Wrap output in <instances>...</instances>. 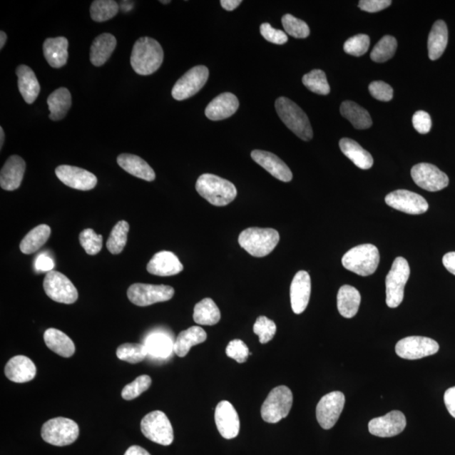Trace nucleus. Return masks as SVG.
Returning <instances> with one entry per match:
<instances>
[{
	"instance_id": "nucleus-33",
	"label": "nucleus",
	"mask_w": 455,
	"mask_h": 455,
	"mask_svg": "<svg viewBox=\"0 0 455 455\" xmlns=\"http://www.w3.org/2000/svg\"><path fill=\"white\" fill-rule=\"evenodd\" d=\"M117 46L113 35L103 34L96 37L91 48V62L96 67L102 66L110 58Z\"/></svg>"
},
{
	"instance_id": "nucleus-10",
	"label": "nucleus",
	"mask_w": 455,
	"mask_h": 455,
	"mask_svg": "<svg viewBox=\"0 0 455 455\" xmlns=\"http://www.w3.org/2000/svg\"><path fill=\"white\" fill-rule=\"evenodd\" d=\"M174 294L173 287L145 283H134L128 290L129 300L140 307L168 301L173 298Z\"/></svg>"
},
{
	"instance_id": "nucleus-14",
	"label": "nucleus",
	"mask_w": 455,
	"mask_h": 455,
	"mask_svg": "<svg viewBox=\"0 0 455 455\" xmlns=\"http://www.w3.org/2000/svg\"><path fill=\"white\" fill-rule=\"evenodd\" d=\"M345 405L344 394L333 392L326 394L318 403L317 417L323 429H331L337 424Z\"/></svg>"
},
{
	"instance_id": "nucleus-57",
	"label": "nucleus",
	"mask_w": 455,
	"mask_h": 455,
	"mask_svg": "<svg viewBox=\"0 0 455 455\" xmlns=\"http://www.w3.org/2000/svg\"><path fill=\"white\" fill-rule=\"evenodd\" d=\"M443 264L445 268L455 276V252L445 254L443 257Z\"/></svg>"
},
{
	"instance_id": "nucleus-20",
	"label": "nucleus",
	"mask_w": 455,
	"mask_h": 455,
	"mask_svg": "<svg viewBox=\"0 0 455 455\" xmlns=\"http://www.w3.org/2000/svg\"><path fill=\"white\" fill-rule=\"evenodd\" d=\"M310 292L311 280L310 274L305 271L297 272L290 287L292 310L296 315L303 313L307 308Z\"/></svg>"
},
{
	"instance_id": "nucleus-48",
	"label": "nucleus",
	"mask_w": 455,
	"mask_h": 455,
	"mask_svg": "<svg viewBox=\"0 0 455 455\" xmlns=\"http://www.w3.org/2000/svg\"><path fill=\"white\" fill-rule=\"evenodd\" d=\"M102 235L96 234L91 229L83 230L80 235L81 245L88 255L98 254L102 248Z\"/></svg>"
},
{
	"instance_id": "nucleus-49",
	"label": "nucleus",
	"mask_w": 455,
	"mask_h": 455,
	"mask_svg": "<svg viewBox=\"0 0 455 455\" xmlns=\"http://www.w3.org/2000/svg\"><path fill=\"white\" fill-rule=\"evenodd\" d=\"M370 39L368 35L359 34L348 39L343 48L347 54L360 57L363 56L369 48Z\"/></svg>"
},
{
	"instance_id": "nucleus-61",
	"label": "nucleus",
	"mask_w": 455,
	"mask_h": 455,
	"mask_svg": "<svg viewBox=\"0 0 455 455\" xmlns=\"http://www.w3.org/2000/svg\"><path fill=\"white\" fill-rule=\"evenodd\" d=\"M7 41V35L6 32L0 31V48H3Z\"/></svg>"
},
{
	"instance_id": "nucleus-15",
	"label": "nucleus",
	"mask_w": 455,
	"mask_h": 455,
	"mask_svg": "<svg viewBox=\"0 0 455 455\" xmlns=\"http://www.w3.org/2000/svg\"><path fill=\"white\" fill-rule=\"evenodd\" d=\"M411 178L414 183L429 192H439L448 187V175L437 166L428 163L417 164L412 167Z\"/></svg>"
},
{
	"instance_id": "nucleus-19",
	"label": "nucleus",
	"mask_w": 455,
	"mask_h": 455,
	"mask_svg": "<svg viewBox=\"0 0 455 455\" xmlns=\"http://www.w3.org/2000/svg\"><path fill=\"white\" fill-rule=\"evenodd\" d=\"M215 424L223 438L235 439L240 433V422L238 413L232 404L223 401L215 409Z\"/></svg>"
},
{
	"instance_id": "nucleus-29",
	"label": "nucleus",
	"mask_w": 455,
	"mask_h": 455,
	"mask_svg": "<svg viewBox=\"0 0 455 455\" xmlns=\"http://www.w3.org/2000/svg\"><path fill=\"white\" fill-rule=\"evenodd\" d=\"M343 155L354 162V164L362 170H369L374 165V159L370 153L365 150L359 143L351 138H342L339 142Z\"/></svg>"
},
{
	"instance_id": "nucleus-62",
	"label": "nucleus",
	"mask_w": 455,
	"mask_h": 455,
	"mask_svg": "<svg viewBox=\"0 0 455 455\" xmlns=\"http://www.w3.org/2000/svg\"><path fill=\"white\" fill-rule=\"evenodd\" d=\"M4 129L3 128H0V148H3L4 145Z\"/></svg>"
},
{
	"instance_id": "nucleus-9",
	"label": "nucleus",
	"mask_w": 455,
	"mask_h": 455,
	"mask_svg": "<svg viewBox=\"0 0 455 455\" xmlns=\"http://www.w3.org/2000/svg\"><path fill=\"white\" fill-rule=\"evenodd\" d=\"M141 431L145 438L158 444L169 446L174 441L173 425L163 411L148 413L141 421Z\"/></svg>"
},
{
	"instance_id": "nucleus-51",
	"label": "nucleus",
	"mask_w": 455,
	"mask_h": 455,
	"mask_svg": "<svg viewBox=\"0 0 455 455\" xmlns=\"http://www.w3.org/2000/svg\"><path fill=\"white\" fill-rule=\"evenodd\" d=\"M260 31H261L262 36L269 43H272L277 45L285 44L289 40L287 34L285 31L275 29L269 23H263L260 27Z\"/></svg>"
},
{
	"instance_id": "nucleus-38",
	"label": "nucleus",
	"mask_w": 455,
	"mask_h": 455,
	"mask_svg": "<svg viewBox=\"0 0 455 455\" xmlns=\"http://www.w3.org/2000/svg\"><path fill=\"white\" fill-rule=\"evenodd\" d=\"M193 319L195 322L202 326H213L221 319L220 310L215 301L206 298L195 305Z\"/></svg>"
},
{
	"instance_id": "nucleus-21",
	"label": "nucleus",
	"mask_w": 455,
	"mask_h": 455,
	"mask_svg": "<svg viewBox=\"0 0 455 455\" xmlns=\"http://www.w3.org/2000/svg\"><path fill=\"white\" fill-rule=\"evenodd\" d=\"M252 158L255 163L261 165L274 178L283 183L291 182L292 179V171L280 157L270 152L254 150L252 152Z\"/></svg>"
},
{
	"instance_id": "nucleus-31",
	"label": "nucleus",
	"mask_w": 455,
	"mask_h": 455,
	"mask_svg": "<svg viewBox=\"0 0 455 455\" xmlns=\"http://www.w3.org/2000/svg\"><path fill=\"white\" fill-rule=\"evenodd\" d=\"M361 295L359 290L350 285L340 287L337 295V308L342 317L350 319L354 317L359 311Z\"/></svg>"
},
{
	"instance_id": "nucleus-50",
	"label": "nucleus",
	"mask_w": 455,
	"mask_h": 455,
	"mask_svg": "<svg viewBox=\"0 0 455 455\" xmlns=\"http://www.w3.org/2000/svg\"><path fill=\"white\" fill-rule=\"evenodd\" d=\"M250 352L249 348L246 346L243 341L235 339L231 341L226 348V354L230 359L238 362L239 364H243L247 360Z\"/></svg>"
},
{
	"instance_id": "nucleus-41",
	"label": "nucleus",
	"mask_w": 455,
	"mask_h": 455,
	"mask_svg": "<svg viewBox=\"0 0 455 455\" xmlns=\"http://www.w3.org/2000/svg\"><path fill=\"white\" fill-rule=\"evenodd\" d=\"M119 11V4L113 0H96L91 4V16L93 21L103 22L113 19Z\"/></svg>"
},
{
	"instance_id": "nucleus-7",
	"label": "nucleus",
	"mask_w": 455,
	"mask_h": 455,
	"mask_svg": "<svg viewBox=\"0 0 455 455\" xmlns=\"http://www.w3.org/2000/svg\"><path fill=\"white\" fill-rule=\"evenodd\" d=\"M410 267L407 260L397 257L385 280L387 304L389 308H397L402 303L405 286L410 277Z\"/></svg>"
},
{
	"instance_id": "nucleus-28",
	"label": "nucleus",
	"mask_w": 455,
	"mask_h": 455,
	"mask_svg": "<svg viewBox=\"0 0 455 455\" xmlns=\"http://www.w3.org/2000/svg\"><path fill=\"white\" fill-rule=\"evenodd\" d=\"M118 163L128 173L138 178L153 182L155 179V173L151 166L142 158L134 155L122 154L118 157Z\"/></svg>"
},
{
	"instance_id": "nucleus-8",
	"label": "nucleus",
	"mask_w": 455,
	"mask_h": 455,
	"mask_svg": "<svg viewBox=\"0 0 455 455\" xmlns=\"http://www.w3.org/2000/svg\"><path fill=\"white\" fill-rule=\"evenodd\" d=\"M292 401V393L289 387L281 385L269 393L261 409L262 419L268 424H277L290 414Z\"/></svg>"
},
{
	"instance_id": "nucleus-6",
	"label": "nucleus",
	"mask_w": 455,
	"mask_h": 455,
	"mask_svg": "<svg viewBox=\"0 0 455 455\" xmlns=\"http://www.w3.org/2000/svg\"><path fill=\"white\" fill-rule=\"evenodd\" d=\"M78 435L80 429L76 422L65 417L51 419L41 428V438L54 446H68L76 442Z\"/></svg>"
},
{
	"instance_id": "nucleus-32",
	"label": "nucleus",
	"mask_w": 455,
	"mask_h": 455,
	"mask_svg": "<svg viewBox=\"0 0 455 455\" xmlns=\"http://www.w3.org/2000/svg\"><path fill=\"white\" fill-rule=\"evenodd\" d=\"M207 333L200 327H192L180 332L174 342V352L180 357L188 355L194 346L207 340Z\"/></svg>"
},
{
	"instance_id": "nucleus-60",
	"label": "nucleus",
	"mask_w": 455,
	"mask_h": 455,
	"mask_svg": "<svg viewBox=\"0 0 455 455\" xmlns=\"http://www.w3.org/2000/svg\"><path fill=\"white\" fill-rule=\"evenodd\" d=\"M119 4V8H121L123 12L131 11L134 6V2L127 1V0L126 1H121Z\"/></svg>"
},
{
	"instance_id": "nucleus-46",
	"label": "nucleus",
	"mask_w": 455,
	"mask_h": 455,
	"mask_svg": "<svg viewBox=\"0 0 455 455\" xmlns=\"http://www.w3.org/2000/svg\"><path fill=\"white\" fill-rule=\"evenodd\" d=\"M152 379L148 375H141L123 389L122 397L124 400L132 401L148 391L151 387Z\"/></svg>"
},
{
	"instance_id": "nucleus-54",
	"label": "nucleus",
	"mask_w": 455,
	"mask_h": 455,
	"mask_svg": "<svg viewBox=\"0 0 455 455\" xmlns=\"http://www.w3.org/2000/svg\"><path fill=\"white\" fill-rule=\"evenodd\" d=\"M392 4V1L391 0H361L359 7L362 11L376 13L388 8Z\"/></svg>"
},
{
	"instance_id": "nucleus-44",
	"label": "nucleus",
	"mask_w": 455,
	"mask_h": 455,
	"mask_svg": "<svg viewBox=\"0 0 455 455\" xmlns=\"http://www.w3.org/2000/svg\"><path fill=\"white\" fill-rule=\"evenodd\" d=\"M302 82L315 94L327 96L331 91L326 73L320 69H314L310 73L305 74Z\"/></svg>"
},
{
	"instance_id": "nucleus-25",
	"label": "nucleus",
	"mask_w": 455,
	"mask_h": 455,
	"mask_svg": "<svg viewBox=\"0 0 455 455\" xmlns=\"http://www.w3.org/2000/svg\"><path fill=\"white\" fill-rule=\"evenodd\" d=\"M238 98L232 93L226 92L218 96L208 105L205 115L212 121L229 118L239 108Z\"/></svg>"
},
{
	"instance_id": "nucleus-63",
	"label": "nucleus",
	"mask_w": 455,
	"mask_h": 455,
	"mask_svg": "<svg viewBox=\"0 0 455 455\" xmlns=\"http://www.w3.org/2000/svg\"><path fill=\"white\" fill-rule=\"evenodd\" d=\"M160 3H162V4H169V3H170V1H160Z\"/></svg>"
},
{
	"instance_id": "nucleus-53",
	"label": "nucleus",
	"mask_w": 455,
	"mask_h": 455,
	"mask_svg": "<svg viewBox=\"0 0 455 455\" xmlns=\"http://www.w3.org/2000/svg\"><path fill=\"white\" fill-rule=\"evenodd\" d=\"M413 127L417 132L426 134L430 132L431 128V119L430 115L424 111H419L413 115Z\"/></svg>"
},
{
	"instance_id": "nucleus-40",
	"label": "nucleus",
	"mask_w": 455,
	"mask_h": 455,
	"mask_svg": "<svg viewBox=\"0 0 455 455\" xmlns=\"http://www.w3.org/2000/svg\"><path fill=\"white\" fill-rule=\"evenodd\" d=\"M129 224L127 221H119L111 232L106 247L113 255H118L123 252L127 244Z\"/></svg>"
},
{
	"instance_id": "nucleus-56",
	"label": "nucleus",
	"mask_w": 455,
	"mask_h": 455,
	"mask_svg": "<svg viewBox=\"0 0 455 455\" xmlns=\"http://www.w3.org/2000/svg\"><path fill=\"white\" fill-rule=\"evenodd\" d=\"M444 400L449 414L455 419V387L447 389Z\"/></svg>"
},
{
	"instance_id": "nucleus-24",
	"label": "nucleus",
	"mask_w": 455,
	"mask_h": 455,
	"mask_svg": "<svg viewBox=\"0 0 455 455\" xmlns=\"http://www.w3.org/2000/svg\"><path fill=\"white\" fill-rule=\"evenodd\" d=\"M147 271L160 277L174 276L183 271V265L174 253L165 250L153 257L147 265Z\"/></svg>"
},
{
	"instance_id": "nucleus-37",
	"label": "nucleus",
	"mask_w": 455,
	"mask_h": 455,
	"mask_svg": "<svg viewBox=\"0 0 455 455\" xmlns=\"http://www.w3.org/2000/svg\"><path fill=\"white\" fill-rule=\"evenodd\" d=\"M340 111L342 117L349 121L357 129H367L372 126V119L369 111L354 101L342 102Z\"/></svg>"
},
{
	"instance_id": "nucleus-35",
	"label": "nucleus",
	"mask_w": 455,
	"mask_h": 455,
	"mask_svg": "<svg viewBox=\"0 0 455 455\" xmlns=\"http://www.w3.org/2000/svg\"><path fill=\"white\" fill-rule=\"evenodd\" d=\"M448 28L445 22L436 21L429 36L428 48L431 60H437L443 55L448 44Z\"/></svg>"
},
{
	"instance_id": "nucleus-11",
	"label": "nucleus",
	"mask_w": 455,
	"mask_h": 455,
	"mask_svg": "<svg viewBox=\"0 0 455 455\" xmlns=\"http://www.w3.org/2000/svg\"><path fill=\"white\" fill-rule=\"evenodd\" d=\"M44 287L46 295L58 303L71 305L76 303L78 298L73 282L64 274L57 271L46 274Z\"/></svg>"
},
{
	"instance_id": "nucleus-4",
	"label": "nucleus",
	"mask_w": 455,
	"mask_h": 455,
	"mask_svg": "<svg viewBox=\"0 0 455 455\" xmlns=\"http://www.w3.org/2000/svg\"><path fill=\"white\" fill-rule=\"evenodd\" d=\"M275 108L282 123L302 140L310 141L313 138L307 115L298 105L286 97H280L275 102Z\"/></svg>"
},
{
	"instance_id": "nucleus-59",
	"label": "nucleus",
	"mask_w": 455,
	"mask_h": 455,
	"mask_svg": "<svg viewBox=\"0 0 455 455\" xmlns=\"http://www.w3.org/2000/svg\"><path fill=\"white\" fill-rule=\"evenodd\" d=\"M124 455H151L150 453L147 451L146 449L138 446V445H133L128 448L126 452H125Z\"/></svg>"
},
{
	"instance_id": "nucleus-16",
	"label": "nucleus",
	"mask_w": 455,
	"mask_h": 455,
	"mask_svg": "<svg viewBox=\"0 0 455 455\" xmlns=\"http://www.w3.org/2000/svg\"><path fill=\"white\" fill-rule=\"evenodd\" d=\"M387 205L398 211L408 215H421L429 210V203L421 195L407 191L397 190L385 197Z\"/></svg>"
},
{
	"instance_id": "nucleus-2",
	"label": "nucleus",
	"mask_w": 455,
	"mask_h": 455,
	"mask_svg": "<svg viewBox=\"0 0 455 455\" xmlns=\"http://www.w3.org/2000/svg\"><path fill=\"white\" fill-rule=\"evenodd\" d=\"M196 190L201 197L217 207L228 205L237 196L233 183L213 174L202 175L197 180Z\"/></svg>"
},
{
	"instance_id": "nucleus-18",
	"label": "nucleus",
	"mask_w": 455,
	"mask_h": 455,
	"mask_svg": "<svg viewBox=\"0 0 455 455\" xmlns=\"http://www.w3.org/2000/svg\"><path fill=\"white\" fill-rule=\"evenodd\" d=\"M407 419L400 411H393L388 414L376 417L369 421V430L371 434L379 438H391L402 433L406 429Z\"/></svg>"
},
{
	"instance_id": "nucleus-34",
	"label": "nucleus",
	"mask_w": 455,
	"mask_h": 455,
	"mask_svg": "<svg viewBox=\"0 0 455 455\" xmlns=\"http://www.w3.org/2000/svg\"><path fill=\"white\" fill-rule=\"evenodd\" d=\"M148 354L155 359H165L174 352L173 339L163 332H155L148 336L145 342Z\"/></svg>"
},
{
	"instance_id": "nucleus-26",
	"label": "nucleus",
	"mask_w": 455,
	"mask_h": 455,
	"mask_svg": "<svg viewBox=\"0 0 455 455\" xmlns=\"http://www.w3.org/2000/svg\"><path fill=\"white\" fill-rule=\"evenodd\" d=\"M68 41L65 37L48 39L44 44V54L51 67L59 68L67 63Z\"/></svg>"
},
{
	"instance_id": "nucleus-23",
	"label": "nucleus",
	"mask_w": 455,
	"mask_h": 455,
	"mask_svg": "<svg viewBox=\"0 0 455 455\" xmlns=\"http://www.w3.org/2000/svg\"><path fill=\"white\" fill-rule=\"evenodd\" d=\"M4 374L12 382L26 383L36 377V367L29 357L18 355L8 362Z\"/></svg>"
},
{
	"instance_id": "nucleus-55",
	"label": "nucleus",
	"mask_w": 455,
	"mask_h": 455,
	"mask_svg": "<svg viewBox=\"0 0 455 455\" xmlns=\"http://www.w3.org/2000/svg\"><path fill=\"white\" fill-rule=\"evenodd\" d=\"M54 267V262L48 255H41L36 259V268L39 272H51Z\"/></svg>"
},
{
	"instance_id": "nucleus-12",
	"label": "nucleus",
	"mask_w": 455,
	"mask_h": 455,
	"mask_svg": "<svg viewBox=\"0 0 455 455\" xmlns=\"http://www.w3.org/2000/svg\"><path fill=\"white\" fill-rule=\"evenodd\" d=\"M439 343L425 337H408L397 343V354L404 359L416 360L437 354Z\"/></svg>"
},
{
	"instance_id": "nucleus-3",
	"label": "nucleus",
	"mask_w": 455,
	"mask_h": 455,
	"mask_svg": "<svg viewBox=\"0 0 455 455\" xmlns=\"http://www.w3.org/2000/svg\"><path fill=\"white\" fill-rule=\"evenodd\" d=\"M280 240V234L276 230L252 227L241 232L239 244L253 257H263L275 249Z\"/></svg>"
},
{
	"instance_id": "nucleus-39",
	"label": "nucleus",
	"mask_w": 455,
	"mask_h": 455,
	"mask_svg": "<svg viewBox=\"0 0 455 455\" xmlns=\"http://www.w3.org/2000/svg\"><path fill=\"white\" fill-rule=\"evenodd\" d=\"M51 235V228L41 225L34 228L21 240L20 249L26 255L34 254L48 241Z\"/></svg>"
},
{
	"instance_id": "nucleus-52",
	"label": "nucleus",
	"mask_w": 455,
	"mask_h": 455,
	"mask_svg": "<svg viewBox=\"0 0 455 455\" xmlns=\"http://www.w3.org/2000/svg\"><path fill=\"white\" fill-rule=\"evenodd\" d=\"M369 90L374 99L389 101L393 98L392 87L384 81H374L370 83Z\"/></svg>"
},
{
	"instance_id": "nucleus-5",
	"label": "nucleus",
	"mask_w": 455,
	"mask_h": 455,
	"mask_svg": "<svg viewBox=\"0 0 455 455\" xmlns=\"http://www.w3.org/2000/svg\"><path fill=\"white\" fill-rule=\"evenodd\" d=\"M379 252L375 245L364 244L355 246L343 255L342 263L347 270L367 277L377 270Z\"/></svg>"
},
{
	"instance_id": "nucleus-36",
	"label": "nucleus",
	"mask_w": 455,
	"mask_h": 455,
	"mask_svg": "<svg viewBox=\"0 0 455 455\" xmlns=\"http://www.w3.org/2000/svg\"><path fill=\"white\" fill-rule=\"evenodd\" d=\"M71 94L66 88L62 87L56 90L48 98L49 118L53 121L62 120L71 109Z\"/></svg>"
},
{
	"instance_id": "nucleus-17",
	"label": "nucleus",
	"mask_w": 455,
	"mask_h": 455,
	"mask_svg": "<svg viewBox=\"0 0 455 455\" xmlns=\"http://www.w3.org/2000/svg\"><path fill=\"white\" fill-rule=\"evenodd\" d=\"M55 173L64 185L81 191H90L97 184V178L94 174L76 166L59 165Z\"/></svg>"
},
{
	"instance_id": "nucleus-47",
	"label": "nucleus",
	"mask_w": 455,
	"mask_h": 455,
	"mask_svg": "<svg viewBox=\"0 0 455 455\" xmlns=\"http://www.w3.org/2000/svg\"><path fill=\"white\" fill-rule=\"evenodd\" d=\"M253 331L255 335L259 337V342L262 344H266L275 336L277 327L272 319L266 317H260L254 324Z\"/></svg>"
},
{
	"instance_id": "nucleus-43",
	"label": "nucleus",
	"mask_w": 455,
	"mask_h": 455,
	"mask_svg": "<svg viewBox=\"0 0 455 455\" xmlns=\"http://www.w3.org/2000/svg\"><path fill=\"white\" fill-rule=\"evenodd\" d=\"M397 49V41L392 36H384L375 45L370 58L376 63H384L393 58Z\"/></svg>"
},
{
	"instance_id": "nucleus-58",
	"label": "nucleus",
	"mask_w": 455,
	"mask_h": 455,
	"mask_svg": "<svg viewBox=\"0 0 455 455\" xmlns=\"http://www.w3.org/2000/svg\"><path fill=\"white\" fill-rule=\"evenodd\" d=\"M241 3H242L241 0H221L220 1L222 7L228 11H234Z\"/></svg>"
},
{
	"instance_id": "nucleus-45",
	"label": "nucleus",
	"mask_w": 455,
	"mask_h": 455,
	"mask_svg": "<svg viewBox=\"0 0 455 455\" xmlns=\"http://www.w3.org/2000/svg\"><path fill=\"white\" fill-rule=\"evenodd\" d=\"M282 23L287 34L295 39H306L310 36V27L306 22L290 14L282 16Z\"/></svg>"
},
{
	"instance_id": "nucleus-30",
	"label": "nucleus",
	"mask_w": 455,
	"mask_h": 455,
	"mask_svg": "<svg viewBox=\"0 0 455 455\" xmlns=\"http://www.w3.org/2000/svg\"><path fill=\"white\" fill-rule=\"evenodd\" d=\"M44 338L46 347L59 356L71 357L76 352V346L71 339L58 329H46Z\"/></svg>"
},
{
	"instance_id": "nucleus-22",
	"label": "nucleus",
	"mask_w": 455,
	"mask_h": 455,
	"mask_svg": "<svg viewBox=\"0 0 455 455\" xmlns=\"http://www.w3.org/2000/svg\"><path fill=\"white\" fill-rule=\"evenodd\" d=\"M25 170L26 162L21 157H9L0 173V185L6 191H15L21 187Z\"/></svg>"
},
{
	"instance_id": "nucleus-1",
	"label": "nucleus",
	"mask_w": 455,
	"mask_h": 455,
	"mask_svg": "<svg viewBox=\"0 0 455 455\" xmlns=\"http://www.w3.org/2000/svg\"><path fill=\"white\" fill-rule=\"evenodd\" d=\"M164 60L162 46L151 37H141L134 44L131 54V65L139 76H150L155 73Z\"/></svg>"
},
{
	"instance_id": "nucleus-27",
	"label": "nucleus",
	"mask_w": 455,
	"mask_h": 455,
	"mask_svg": "<svg viewBox=\"0 0 455 455\" xmlns=\"http://www.w3.org/2000/svg\"><path fill=\"white\" fill-rule=\"evenodd\" d=\"M18 87L27 104H32L40 93V85L35 73L26 65H20L16 69Z\"/></svg>"
},
{
	"instance_id": "nucleus-42",
	"label": "nucleus",
	"mask_w": 455,
	"mask_h": 455,
	"mask_svg": "<svg viewBox=\"0 0 455 455\" xmlns=\"http://www.w3.org/2000/svg\"><path fill=\"white\" fill-rule=\"evenodd\" d=\"M148 355L145 345L141 343H124L117 350V356L120 360L132 364L140 363Z\"/></svg>"
},
{
	"instance_id": "nucleus-13",
	"label": "nucleus",
	"mask_w": 455,
	"mask_h": 455,
	"mask_svg": "<svg viewBox=\"0 0 455 455\" xmlns=\"http://www.w3.org/2000/svg\"><path fill=\"white\" fill-rule=\"evenodd\" d=\"M210 71L205 66L194 67L175 83L173 89V98L176 101H184L196 95L205 86Z\"/></svg>"
}]
</instances>
